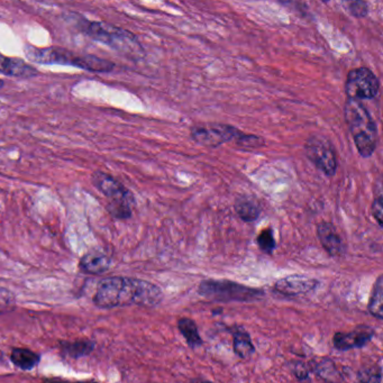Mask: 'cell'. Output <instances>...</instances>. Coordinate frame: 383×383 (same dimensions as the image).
<instances>
[{
	"label": "cell",
	"mask_w": 383,
	"mask_h": 383,
	"mask_svg": "<svg viewBox=\"0 0 383 383\" xmlns=\"http://www.w3.org/2000/svg\"><path fill=\"white\" fill-rule=\"evenodd\" d=\"M318 281L305 276H287L274 285V290L285 296H299L310 292L317 287Z\"/></svg>",
	"instance_id": "cell-10"
},
{
	"label": "cell",
	"mask_w": 383,
	"mask_h": 383,
	"mask_svg": "<svg viewBox=\"0 0 383 383\" xmlns=\"http://www.w3.org/2000/svg\"><path fill=\"white\" fill-rule=\"evenodd\" d=\"M79 27L81 32L89 36L90 39L101 44L107 45L117 52L132 57H140L144 53L136 36L124 28L107 24L104 21H87L84 18L80 19Z\"/></svg>",
	"instance_id": "cell-4"
},
{
	"label": "cell",
	"mask_w": 383,
	"mask_h": 383,
	"mask_svg": "<svg viewBox=\"0 0 383 383\" xmlns=\"http://www.w3.org/2000/svg\"><path fill=\"white\" fill-rule=\"evenodd\" d=\"M375 332L370 327H359L348 333H336L334 345L337 350H348L350 348H362L371 341Z\"/></svg>",
	"instance_id": "cell-11"
},
{
	"label": "cell",
	"mask_w": 383,
	"mask_h": 383,
	"mask_svg": "<svg viewBox=\"0 0 383 383\" xmlns=\"http://www.w3.org/2000/svg\"><path fill=\"white\" fill-rule=\"evenodd\" d=\"M306 154L325 175H335L337 159L330 141L323 136H312L306 144Z\"/></svg>",
	"instance_id": "cell-9"
},
{
	"label": "cell",
	"mask_w": 383,
	"mask_h": 383,
	"mask_svg": "<svg viewBox=\"0 0 383 383\" xmlns=\"http://www.w3.org/2000/svg\"><path fill=\"white\" fill-rule=\"evenodd\" d=\"M379 81L375 73L368 68H357L350 70L346 78L345 90L348 99H372L379 92Z\"/></svg>",
	"instance_id": "cell-8"
},
{
	"label": "cell",
	"mask_w": 383,
	"mask_h": 383,
	"mask_svg": "<svg viewBox=\"0 0 383 383\" xmlns=\"http://www.w3.org/2000/svg\"><path fill=\"white\" fill-rule=\"evenodd\" d=\"M178 327L189 346L198 348L202 344V339L195 321H191L189 318H182L178 321Z\"/></svg>",
	"instance_id": "cell-18"
},
{
	"label": "cell",
	"mask_w": 383,
	"mask_h": 383,
	"mask_svg": "<svg viewBox=\"0 0 383 383\" xmlns=\"http://www.w3.org/2000/svg\"><path fill=\"white\" fill-rule=\"evenodd\" d=\"M294 375H297L300 380L307 379L308 377V368H307L306 364H303V363L296 364L294 366Z\"/></svg>",
	"instance_id": "cell-27"
},
{
	"label": "cell",
	"mask_w": 383,
	"mask_h": 383,
	"mask_svg": "<svg viewBox=\"0 0 383 383\" xmlns=\"http://www.w3.org/2000/svg\"><path fill=\"white\" fill-rule=\"evenodd\" d=\"M382 197H377V199L373 202V205H372V214H373V217L381 227H382Z\"/></svg>",
	"instance_id": "cell-26"
},
{
	"label": "cell",
	"mask_w": 383,
	"mask_h": 383,
	"mask_svg": "<svg viewBox=\"0 0 383 383\" xmlns=\"http://www.w3.org/2000/svg\"><path fill=\"white\" fill-rule=\"evenodd\" d=\"M317 234L321 245L330 256H339L344 252V245L333 224L326 222L319 224Z\"/></svg>",
	"instance_id": "cell-13"
},
{
	"label": "cell",
	"mask_w": 383,
	"mask_h": 383,
	"mask_svg": "<svg viewBox=\"0 0 383 383\" xmlns=\"http://www.w3.org/2000/svg\"><path fill=\"white\" fill-rule=\"evenodd\" d=\"M193 383H211L209 381L200 380V381H193Z\"/></svg>",
	"instance_id": "cell-29"
},
{
	"label": "cell",
	"mask_w": 383,
	"mask_h": 383,
	"mask_svg": "<svg viewBox=\"0 0 383 383\" xmlns=\"http://www.w3.org/2000/svg\"><path fill=\"white\" fill-rule=\"evenodd\" d=\"M318 377L328 383H336L339 381V372L336 370L335 364L330 359H321L315 368Z\"/></svg>",
	"instance_id": "cell-21"
},
{
	"label": "cell",
	"mask_w": 383,
	"mask_h": 383,
	"mask_svg": "<svg viewBox=\"0 0 383 383\" xmlns=\"http://www.w3.org/2000/svg\"><path fill=\"white\" fill-rule=\"evenodd\" d=\"M199 292L204 297L222 301H251L261 297L262 292L229 281H204Z\"/></svg>",
	"instance_id": "cell-7"
},
{
	"label": "cell",
	"mask_w": 383,
	"mask_h": 383,
	"mask_svg": "<svg viewBox=\"0 0 383 383\" xmlns=\"http://www.w3.org/2000/svg\"><path fill=\"white\" fill-rule=\"evenodd\" d=\"M163 294L161 289L144 280L124 276H109L100 280L97 285L93 303L103 309L116 307H154L161 303Z\"/></svg>",
	"instance_id": "cell-1"
},
{
	"label": "cell",
	"mask_w": 383,
	"mask_h": 383,
	"mask_svg": "<svg viewBox=\"0 0 383 383\" xmlns=\"http://www.w3.org/2000/svg\"><path fill=\"white\" fill-rule=\"evenodd\" d=\"M79 383H98V382H79Z\"/></svg>",
	"instance_id": "cell-31"
},
{
	"label": "cell",
	"mask_w": 383,
	"mask_h": 383,
	"mask_svg": "<svg viewBox=\"0 0 383 383\" xmlns=\"http://www.w3.org/2000/svg\"><path fill=\"white\" fill-rule=\"evenodd\" d=\"M24 51L27 59L39 64H64L95 73H107L115 68V64L107 60L88 54L75 53L66 48L54 46L41 48L26 45Z\"/></svg>",
	"instance_id": "cell-2"
},
{
	"label": "cell",
	"mask_w": 383,
	"mask_h": 383,
	"mask_svg": "<svg viewBox=\"0 0 383 383\" xmlns=\"http://www.w3.org/2000/svg\"><path fill=\"white\" fill-rule=\"evenodd\" d=\"M368 310L372 315L377 317V319L383 318V278L382 276H379L377 283L373 287L370 303H368Z\"/></svg>",
	"instance_id": "cell-19"
},
{
	"label": "cell",
	"mask_w": 383,
	"mask_h": 383,
	"mask_svg": "<svg viewBox=\"0 0 383 383\" xmlns=\"http://www.w3.org/2000/svg\"><path fill=\"white\" fill-rule=\"evenodd\" d=\"M193 140L202 145L218 146L223 143L236 141L240 145H258L260 139L253 135H247L238 131V128L229 125L200 126L193 128L191 132Z\"/></svg>",
	"instance_id": "cell-6"
},
{
	"label": "cell",
	"mask_w": 383,
	"mask_h": 383,
	"mask_svg": "<svg viewBox=\"0 0 383 383\" xmlns=\"http://www.w3.org/2000/svg\"><path fill=\"white\" fill-rule=\"evenodd\" d=\"M350 14L355 17H364L368 15V3L364 1H354L348 3Z\"/></svg>",
	"instance_id": "cell-25"
},
{
	"label": "cell",
	"mask_w": 383,
	"mask_h": 383,
	"mask_svg": "<svg viewBox=\"0 0 383 383\" xmlns=\"http://www.w3.org/2000/svg\"><path fill=\"white\" fill-rule=\"evenodd\" d=\"M3 86H5V82H3V80L0 79V88H3Z\"/></svg>",
	"instance_id": "cell-30"
},
{
	"label": "cell",
	"mask_w": 383,
	"mask_h": 383,
	"mask_svg": "<svg viewBox=\"0 0 383 383\" xmlns=\"http://www.w3.org/2000/svg\"><path fill=\"white\" fill-rule=\"evenodd\" d=\"M110 265H112V260L107 254L99 251H90L82 256L79 267L84 274L98 276L106 272L109 269Z\"/></svg>",
	"instance_id": "cell-14"
},
{
	"label": "cell",
	"mask_w": 383,
	"mask_h": 383,
	"mask_svg": "<svg viewBox=\"0 0 383 383\" xmlns=\"http://www.w3.org/2000/svg\"><path fill=\"white\" fill-rule=\"evenodd\" d=\"M235 211L244 222H254L258 220L260 209L253 200L247 198H240L235 204Z\"/></svg>",
	"instance_id": "cell-20"
},
{
	"label": "cell",
	"mask_w": 383,
	"mask_h": 383,
	"mask_svg": "<svg viewBox=\"0 0 383 383\" xmlns=\"http://www.w3.org/2000/svg\"><path fill=\"white\" fill-rule=\"evenodd\" d=\"M95 348V343L91 341H62L61 343V350L66 357H72V359H79V357H87L91 353Z\"/></svg>",
	"instance_id": "cell-15"
},
{
	"label": "cell",
	"mask_w": 383,
	"mask_h": 383,
	"mask_svg": "<svg viewBox=\"0 0 383 383\" xmlns=\"http://www.w3.org/2000/svg\"><path fill=\"white\" fill-rule=\"evenodd\" d=\"M91 181L97 189L104 195L109 204L107 211L118 220H127L132 216L135 205L133 193L124 187L118 180L103 171H96L91 177Z\"/></svg>",
	"instance_id": "cell-5"
},
{
	"label": "cell",
	"mask_w": 383,
	"mask_h": 383,
	"mask_svg": "<svg viewBox=\"0 0 383 383\" xmlns=\"http://www.w3.org/2000/svg\"><path fill=\"white\" fill-rule=\"evenodd\" d=\"M10 359L17 368L27 371L39 364V355L27 348H14L10 354Z\"/></svg>",
	"instance_id": "cell-16"
},
{
	"label": "cell",
	"mask_w": 383,
	"mask_h": 383,
	"mask_svg": "<svg viewBox=\"0 0 383 383\" xmlns=\"http://www.w3.org/2000/svg\"><path fill=\"white\" fill-rule=\"evenodd\" d=\"M345 119L359 154L363 158L371 157L377 149V131L366 106L361 100L348 99L345 104Z\"/></svg>",
	"instance_id": "cell-3"
},
{
	"label": "cell",
	"mask_w": 383,
	"mask_h": 383,
	"mask_svg": "<svg viewBox=\"0 0 383 383\" xmlns=\"http://www.w3.org/2000/svg\"><path fill=\"white\" fill-rule=\"evenodd\" d=\"M16 305V298L8 289L0 287V312H10Z\"/></svg>",
	"instance_id": "cell-24"
},
{
	"label": "cell",
	"mask_w": 383,
	"mask_h": 383,
	"mask_svg": "<svg viewBox=\"0 0 383 383\" xmlns=\"http://www.w3.org/2000/svg\"><path fill=\"white\" fill-rule=\"evenodd\" d=\"M44 383H71L69 381L62 380L59 377H48V379H44Z\"/></svg>",
	"instance_id": "cell-28"
},
{
	"label": "cell",
	"mask_w": 383,
	"mask_h": 383,
	"mask_svg": "<svg viewBox=\"0 0 383 383\" xmlns=\"http://www.w3.org/2000/svg\"><path fill=\"white\" fill-rule=\"evenodd\" d=\"M234 350L242 359H247L256 352L250 335L242 328L236 330V333L234 334Z\"/></svg>",
	"instance_id": "cell-17"
},
{
	"label": "cell",
	"mask_w": 383,
	"mask_h": 383,
	"mask_svg": "<svg viewBox=\"0 0 383 383\" xmlns=\"http://www.w3.org/2000/svg\"><path fill=\"white\" fill-rule=\"evenodd\" d=\"M359 380L361 383H381L382 373L380 366H375L362 368L359 372Z\"/></svg>",
	"instance_id": "cell-22"
},
{
	"label": "cell",
	"mask_w": 383,
	"mask_h": 383,
	"mask_svg": "<svg viewBox=\"0 0 383 383\" xmlns=\"http://www.w3.org/2000/svg\"><path fill=\"white\" fill-rule=\"evenodd\" d=\"M258 247L263 252L272 253L276 249V240H274V232L270 229H265L256 238Z\"/></svg>",
	"instance_id": "cell-23"
},
{
	"label": "cell",
	"mask_w": 383,
	"mask_h": 383,
	"mask_svg": "<svg viewBox=\"0 0 383 383\" xmlns=\"http://www.w3.org/2000/svg\"><path fill=\"white\" fill-rule=\"evenodd\" d=\"M0 73L7 77L30 79L37 75L39 71L32 64L19 57H9L0 53Z\"/></svg>",
	"instance_id": "cell-12"
}]
</instances>
